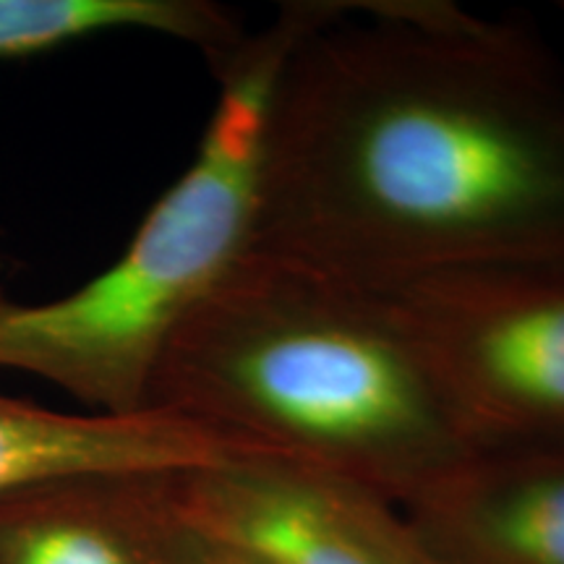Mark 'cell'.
<instances>
[{
  "label": "cell",
  "mask_w": 564,
  "mask_h": 564,
  "mask_svg": "<svg viewBox=\"0 0 564 564\" xmlns=\"http://www.w3.org/2000/svg\"><path fill=\"white\" fill-rule=\"evenodd\" d=\"M295 47L253 249L366 288L564 251V82L518 26L377 3Z\"/></svg>",
  "instance_id": "1"
},
{
  "label": "cell",
  "mask_w": 564,
  "mask_h": 564,
  "mask_svg": "<svg viewBox=\"0 0 564 564\" xmlns=\"http://www.w3.org/2000/svg\"><path fill=\"white\" fill-rule=\"evenodd\" d=\"M144 408L398 507L484 453L382 291L257 249L167 345Z\"/></svg>",
  "instance_id": "2"
},
{
  "label": "cell",
  "mask_w": 564,
  "mask_h": 564,
  "mask_svg": "<svg viewBox=\"0 0 564 564\" xmlns=\"http://www.w3.org/2000/svg\"><path fill=\"white\" fill-rule=\"evenodd\" d=\"M345 9L285 6L212 66L220 91L186 171L97 278L55 301H0V369L45 379L89 411H144L167 345L253 251L267 121L282 68Z\"/></svg>",
  "instance_id": "3"
},
{
  "label": "cell",
  "mask_w": 564,
  "mask_h": 564,
  "mask_svg": "<svg viewBox=\"0 0 564 564\" xmlns=\"http://www.w3.org/2000/svg\"><path fill=\"white\" fill-rule=\"evenodd\" d=\"M382 293L478 447L564 444V267H470Z\"/></svg>",
  "instance_id": "4"
},
{
  "label": "cell",
  "mask_w": 564,
  "mask_h": 564,
  "mask_svg": "<svg viewBox=\"0 0 564 564\" xmlns=\"http://www.w3.org/2000/svg\"><path fill=\"white\" fill-rule=\"evenodd\" d=\"M183 518L209 546L262 564H440L398 505L285 460L181 474Z\"/></svg>",
  "instance_id": "5"
},
{
  "label": "cell",
  "mask_w": 564,
  "mask_h": 564,
  "mask_svg": "<svg viewBox=\"0 0 564 564\" xmlns=\"http://www.w3.org/2000/svg\"><path fill=\"white\" fill-rule=\"evenodd\" d=\"M178 476H79L0 497V564H207Z\"/></svg>",
  "instance_id": "6"
},
{
  "label": "cell",
  "mask_w": 564,
  "mask_h": 564,
  "mask_svg": "<svg viewBox=\"0 0 564 564\" xmlns=\"http://www.w3.org/2000/svg\"><path fill=\"white\" fill-rule=\"evenodd\" d=\"M278 460L178 413L51 411L0 394V497L79 476L196 474L243 460Z\"/></svg>",
  "instance_id": "7"
},
{
  "label": "cell",
  "mask_w": 564,
  "mask_h": 564,
  "mask_svg": "<svg viewBox=\"0 0 564 564\" xmlns=\"http://www.w3.org/2000/svg\"><path fill=\"white\" fill-rule=\"evenodd\" d=\"M400 510L440 564H564V444L484 449Z\"/></svg>",
  "instance_id": "8"
},
{
  "label": "cell",
  "mask_w": 564,
  "mask_h": 564,
  "mask_svg": "<svg viewBox=\"0 0 564 564\" xmlns=\"http://www.w3.org/2000/svg\"><path fill=\"white\" fill-rule=\"evenodd\" d=\"M152 32L217 66L249 32L209 0H0V61L34 58L97 34Z\"/></svg>",
  "instance_id": "9"
},
{
  "label": "cell",
  "mask_w": 564,
  "mask_h": 564,
  "mask_svg": "<svg viewBox=\"0 0 564 564\" xmlns=\"http://www.w3.org/2000/svg\"><path fill=\"white\" fill-rule=\"evenodd\" d=\"M207 564H262V562L251 560V556L228 552V549L209 546V562H207Z\"/></svg>",
  "instance_id": "10"
},
{
  "label": "cell",
  "mask_w": 564,
  "mask_h": 564,
  "mask_svg": "<svg viewBox=\"0 0 564 564\" xmlns=\"http://www.w3.org/2000/svg\"><path fill=\"white\" fill-rule=\"evenodd\" d=\"M541 264H560V267H564V251L556 253L554 259H549V262H541Z\"/></svg>",
  "instance_id": "11"
},
{
  "label": "cell",
  "mask_w": 564,
  "mask_h": 564,
  "mask_svg": "<svg viewBox=\"0 0 564 564\" xmlns=\"http://www.w3.org/2000/svg\"><path fill=\"white\" fill-rule=\"evenodd\" d=\"M3 299H9V295H6V291H3V285H0V301Z\"/></svg>",
  "instance_id": "12"
},
{
  "label": "cell",
  "mask_w": 564,
  "mask_h": 564,
  "mask_svg": "<svg viewBox=\"0 0 564 564\" xmlns=\"http://www.w3.org/2000/svg\"><path fill=\"white\" fill-rule=\"evenodd\" d=\"M562 9H564V3H562Z\"/></svg>",
  "instance_id": "13"
}]
</instances>
